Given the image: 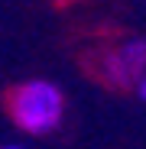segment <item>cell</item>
<instances>
[{
  "instance_id": "obj_1",
  "label": "cell",
  "mask_w": 146,
  "mask_h": 149,
  "mask_svg": "<svg viewBox=\"0 0 146 149\" xmlns=\"http://www.w3.org/2000/svg\"><path fill=\"white\" fill-rule=\"evenodd\" d=\"M7 110H10V120L23 133L45 136V133L59 130L62 113H65V97L52 81L36 78V81L16 84L7 94Z\"/></svg>"
},
{
  "instance_id": "obj_2",
  "label": "cell",
  "mask_w": 146,
  "mask_h": 149,
  "mask_svg": "<svg viewBox=\"0 0 146 149\" xmlns=\"http://www.w3.org/2000/svg\"><path fill=\"white\" fill-rule=\"evenodd\" d=\"M101 71H104V78L117 88H127V84H140L143 78V71H146V42L143 39H130L124 45H117L110 49V52L104 55L101 62Z\"/></svg>"
},
{
  "instance_id": "obj_3",
  "label": "cell",
  "mask_w": 146,
  "mask_h": 149,
  "mask_svg": "<svg viewBox=\"0 0 146 149\" xmlns=\"http://www.w3.org/2000/svg\"><path fill=\"white\" fill-rule=\"evenodd\" d=\"M140 97L146 101V71H143V78H140Z\"/></svg>"
}]
</instances>
